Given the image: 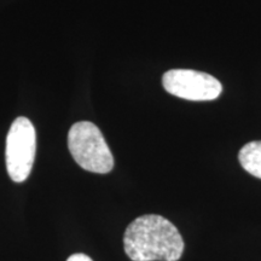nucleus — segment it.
<instances>
[{"mask_svg":"<svg viewBox=\"0 0 261 261\" xmlns=\"http://www.w3.org/2000/svg\"><path fill=\"white\" fill-rule=\"evenodd\" d=\"M123 247L132 261H178L185 244L178 228L168 219L146 214L127 226Z\"/></svg>","mask_w":261,"mask_h":261,"instance_id":"obj_1","label":"nucleus"},{"mask_svg":"<svg viewBox=\"0 0 261 261\" xmlns=\"http://www.w3.org/2000/svg\"><path fill=\"white\" fill-rule=\"evenodd\" d=\"M68 148L75 162L85 171L106 174L114 167L109 145L93 122L74 123L68 133Z\"/></svg>","mask_w":261,"mask_h":261,"instance_id":"obj_2","label":"nucleus"},{"mask_svg":"<svg viewBox=\"0 0 261 261\" xmlns=\"http://www.w3.org/2000/svg\"><path fill=\"white\" fill-rule=\"evenodd\" d=\"M37 152V133L27 117H17L6 137V169L15 182H22L31 174Z\"/></svg>","mask_w":261,"mask_h":261,"instance_id":"obj_3","label":"nucleus"},{"mask_svg":"<svg viewBox=\"0 0 261 261\" xmlns=\"http://www.w3.org/2000/svg\"><path fill=\"white\" fill-rule=\"evenodd\" d=\"M163 89L173 96L187 100H214L223 86L213 75L192 69H172L162 76Z\"/></svg>","mask_w":261,"mask_h":261,"instance_id":"obj_4","label":"nucleus"},{"mask_svg":"<svg viewBox=\"0 0 261 261\" xmlns=\"http://www.w3.org/2000/svg\"><path fill=\"white\" fill-rule=\"evenodd\" d=\"M238 160L249 174L261 179V140L247 143L240 150Z\"/></svg>","mask_w":261,"mask_h":261,"instance_id":"obj_5","label":"nucleus"},{"mask_svg":"<svg viewBox=\"0 0 261 261\" xmlns=\"http://www.w3.org/2000/svg\"><path fill=\"white\" fill-rule=\"evenodd\" d=\"M67 261H93L89 255L84 253H77V254H73L68 257Z\"/></svg>","mask_w":261,"mask_h":261,"instance_id":"obj_6","label":"nucleus"}]
</instances>
